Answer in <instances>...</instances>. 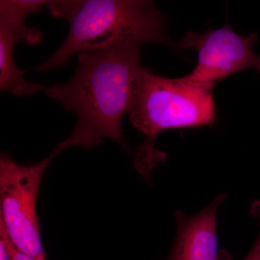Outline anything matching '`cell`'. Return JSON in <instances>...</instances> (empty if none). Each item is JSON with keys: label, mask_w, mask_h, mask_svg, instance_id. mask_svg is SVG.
<instances>
[{"label": "cell", "mask_w": 260, "mask_h": 260, "mask_svg": "<svg viewBox=\"0 0 260 260\" xmlns=\"http://www.w3.org/2000/svg\"><path fill=\"white\" fill-rule=\"evenodd\" d=\"M256 32L242 36L226 23L223 28L208 29L203 34L186 32L177 43L178 49H194L198 61L194 70L183 77L189 83L213 90L222 80L242 70L254 68L260 75V55L253 49Z\"/></svg>", "instance_id": "5b68a950"}, {"label": "cell", "mask_w": 260, "mask_h": 260, "mask_svg": "<svg viewBox=\"0 0 260 260\" xmlns=\"http://www.w3.org/2000/svg\"><path fill=\"white\" fill-rule=\"evenodd\" d=\"M0 260H10L4 242L0 240Z\"/></svg>", "instance_id": "8fae6325"}, {"label": "cell", "mask_w": 260, "mask_h": 260, "mask_svg": "<svg viewBox=\"0 0 260 260\" xmlns=\"http://www.w3.org/2000/svg\"><path fill=\"white\" fill-rule=\"evenodd\" d=\"M140 57V48L80 53L71 79L47 87L48 96L77 118L73 131L53 153L57 155L70 146L93 148L106 138L127 149L121 120L145 69Z\"/></svg>", "instance_id": "6da1fadb"}, {"label": "cell", "mask_w": 260, "mask_h": 260, "mask_svg": "<svg viewBox=\"0 0 260 260\" xmlns=\"http://www.w3.org/2000/svg\"><path fill=\"white\" fill-rule=\"evenodd\" d=\"M54 157L51 153L31 166L20 165L8 154L0 158V222L17 249L37 260H46L37 213L38 193Z\"/></svg>", "instance_id": "277c9868"}, {"label": "cell", "mask_w": 260, "mask_h": 260, "mask_svg": "<svg viewBox=\"0 0 260 260\" xmlns=\"http://www.w3.org/2000/svg\"><path fill=\"white\" fill-rule=\"evenodd\" d=\"M250 212L253 216L259 219L260 223V201H256L253 204ZM244 260H260V233L254 246Z\"/></svg>", "instance_id": "30bf717a"}, {"label": "cell", "mask_w": 260, "mask_h": 260, "mask_svg": "<svg viewBox=\"0 0 260 260\" xmlns=\"http://www.w3.org/2000/svg\"><path fill=\"white\" fill-rule=\"evenodd\" d=\"M225 194L217 196L208 206L194 215L175 213L177 232L170 255L166 260H220L216 216Z\"/></svg>", "instance_id": "8992f818"}, {"label": "cell", "mask_w": 260, "mask_h": 260, "mask_svg": "<svg viewBox=\"0 0 260 260\" xmlns=\"http://www.w3.org/2000/svg\"><path fill=\"white\" fill-rule=\"evenodd\" d=\"M50 1L43 0H1L0 23L13 26L25 25L28 15L39 13Z\"/></svg>", "instance_id": "ba28073f"}, {"label": "cell", "mask_w": 260, "mask_h": 260, "mask_svg": "<svg viewBox=\"0 0 260 260\" xmlns=\"http://www.w3.org/2000/svg\"><path fill=\"white\" fill-rule=\"evenodd\" d=\"M0 237H1V240L4 242L5 245L6 246L10 260H37L31 257V256L23 254V252L17 249V248L13 245V243L10 240L8 234L5 231L4 225L1 222H0Z\"/></svg>", "instance_id": "9c48e42d"}, {"label": "cell", "mask_w": 260, "mask_h": 260, "mask_svg": "<svg viewBox=\"0 0 260 260\" xmlns=\"http://www.w3.org/2000/svg\"><path fill=\"white\" fill-rule=\"evenodd\" d=\"M42 40L40 30L29 28L26 25L13 26L0 23V90L15 96H25L45 92L47 86L27 81L23 75L25 70L18 69L15 65L14 48L20 42L38 44Z\"/></svg>", "instance_id": "52a82bcc"}, {"label": "cell", "mask_w": 260, "mask_h": 260, "mask_svg": "<svg viewBox=\"0 0 260 260\" xmlns=\"http://www.w3.org/2000/svg\"><path fill=\"white\" fill-rule=\"evenodd\" d=\"M49 11L69 23L60 47L37 68L42 73L64 67L80 53L141 48L146 44L177 47L167 34V20L153 1L56 0Z\"/></svg>", "instance_id": "7a4b0ae2"}, {"label": "cell", "mask_w": 260, "mask_h": 260, "mask_svg": "<svg viewBox=\"0 0 260 260\" xmlns=\"http://www.w3.org/2000/svg\"><path fill=\"white\" fill-rule=\"evenodd\" d=\"M129 121L145 139L135 155V167L148 178L165 160L155 149L162 131L213 124L216 109L213 90L189 83L184 78H169L145 68L129 112Z\"/></svg>", "instance_id": "3957f363"}]
</instances>
